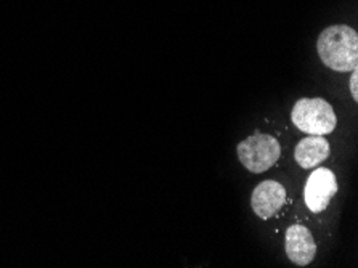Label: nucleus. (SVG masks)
Instances as JSON below:
<instances>
[{
  "label": "nucleus",
  "mask_w": 358,
  "mask_h": 268,
  "mask_svg": "<svg viewBox=\"0 0 358 268\" xmlns=\"http://www.w3.org/2000/svg\"><path fill=\"white\" fill-rule=\"evenodd\" d=\"M318 57L324 66L336 73H350L358 66V34L347 24L324 29L317 42Z\"/></svg>",
  "instance_id": "f257e3e1"
},
{
  "label": "nucleus",
  "mask_w": 358,
  "mask_h": 268,
  "mask_svg": "<svg viewBox=\"0 0 358 268\" xmlns=\"http://www.w3.org/2000/svg\"><path fill=\"white\" fill-rule=\"evenodd\" d=\"M294 125L308 135H328L338 125L334 108L323 98H301L292 108Z\"/></svg>",
  "instance_id": "f03ea898"
},
{
  "label": "nucleus",
  "mask_w": 358,
  "mask_h": 268,
  "mask_svg": "<svg viewBox=\"0 0 358 268\" xmlns=\"http://www.w3.org/2000/svg\"><path fill=\"white\" fill-rule=\"evenodd\" d=\"M238 160L251 174H264L278 162L281 145L268 134H254L244 139L236 148Z\"/></svg>",
  "instance_id": "7ed1b4c3"
},
{
  "label": "nucleus",
  "mask_w": 358,
  "mask_h": 268,
  "mask_svg": "<svg viewBox=\"0 0 358 268\" xmlns=\"http://www.w3.org/2000/svg\"><path fill=\"white\" fill-rule=\"evenodd\" d=\"M338 193V180L333 171L320 167L307 180L306 204L312 212H323Z\"/></svg>",
  "instance_id": "20e7f679"
},
{
  "label": "nucleus",
  "mask_w": 358,
  "mask_h": 268,
  "mask_svg": "<svg viewBox=\"0 0 358 268\" xmlns=\"http://www.w3.org/2000/svg\"><path fill=\"white\" fill-rule=\"evenodd\" d=\"M286 204V188L275 180H265L252 191L251 206L254 214L262 220L275 217Z\"/></svg>",
  "instance_id": "39448f33"
},
{
  "label": "nucleus",
  "mask_w": 358,
  "mask_h": 268,
  "mask_svg": "<svg viewBox=\"0 0 358 268\" xmlns=\"http://www.w3.org/2000/svg\"><path fill=\"white\" fill-rule=\"evenodd\" d=\"M286 255L297 267L310 265L317 255V243L310 230L303 225H291L285 239Z\"/></svg>",
  "instance_id": "423d86ee"
},
{
  "label": "nucleus",
  "mask_w": 358,
  "mask_h": 268,
  "mask_svg": "<svg viewBox=\"0 0 358 268\" xmlns=\"http://www.w3.org/2000/svg\"><path fill=\"white\" fill-rule=\"evenodd\" d=\"M329 156V143L322 135H310L302 139L294 150L296 162L302 169H313L324 162Z\"/></svg>",
  "instance_id": "0eeeda50"
},
{
  "label": "nucleus",
  "mask_w": 358,
  "mask_h": 268,
  "mask_svg": "<svg viewBox=\"0 0 358 268\" xmlns=\"http://www.w3.org/2000/svg\"><path fill=\"white\" fill-rule=\"evenodd\" d=\"M357 80H358V69L354 68L350 71V94L352 98L357 101L358 100V85H357Z\"/></svg>",
  "instance_id": "6e6552de"
}]
</instances>
